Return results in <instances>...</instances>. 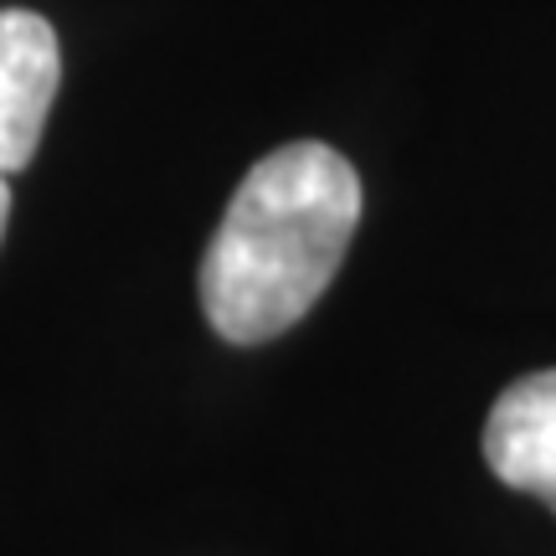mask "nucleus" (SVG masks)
Returning a JSON list of instances; mask_svg holds the SVG:
<instances>
[{
    "label": "nucleus",
    "mask_w": 556,
    "mask_h": 556,
    "mask_svg": "<svg viewBox=\"0 0 556 556\" xmlns=\"http://www.w3.org/2000/svg\"><path fill=\"white\" fill-rule=\"evenodd\" d=\"M361 222L356 165L294 139L263 155L232 191L201 258V309L232 345H263L294 330L330 289Z\"/></svg>",
    "instance_id": "obj_1"
},
{
    "label": "nucleus",
    "mask_w": 556,
    "mask_h": 556,
    "mask_svg": "<svg viewBox=\"0 0 556 556\" xmlns=\"http://www.w3.org/2000/svg\"><path fill=\"white\" fill-rule=\"evenodd\" d=\"M62 83V47L37 11H0V176L31 165Z\"/></svg>",
    "instance_id": "obj_2"
},
{
    "label": "nucleus",
    "mask_w": 556,
    "mask_h": 556,
    "mask_svg": "<svg viewBox=\"0 0 556 556\" xmlns=\"http://www.w3.org/2000/svg\"><path fill=\"white\" fill-rule=\"evenodd\" d=\"M484 458L500 484L556 510V366L510 381L484 422Z\"/></svg>",
    "instance_id": "obj_3"
},
{
    "label": "nucleus",
    "mask_w": 556,
    "mask_h": 556,
    "mask_svg": "<svg viewBox=\"0 0 556 556\" xmlns=\"http://www.w3.org/2000/svg\"><path fill=\"white\" fill-rule=\"evenodd\" d=\"M5 222H11V186L0 176V242H5Z\"/></svg>",
    "instance_id": "obj_4"
}]
</instances>
